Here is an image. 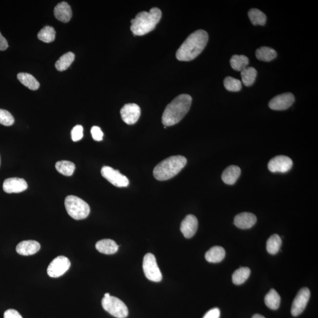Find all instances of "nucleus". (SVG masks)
I'll return each instance as SVG.
<instances>
[{
	"label": "nucleus",
	"mask_w": 318,
	"mask_h": 318,
	"mask_svg": "<svg viewBox=\"0 0 318 318\" xmlns=\"http://www.w3.org/2000/svg\"><path fill=\"white\" fill-rule=\"evenodd\" d=\"M209 36L206 31L199 30L190 35L176 54L178 60H193L203 52L208 43Z\"/></svg>",
	"instance_id": "1"
},
{
	"label": "nucleus",
	"mask_w": 318,
	"mask_h": 318,
	"mask_svg": "<svg viewBox=\"0 0 318 318\" xmlns=\"http://www.w3.org/2000/svg\"><path fill=\"white\" fill-rule=\"evenodd\" d=\"M192 102L191 96L186 94L178 96L166 107L161 121L164 126H172L182 120L190 110Z\"/></svg>",
	"instance_id": "2"
},
{
	"label": "nucleus",
	"mask_w": 318,
	"mask_h": 318,
	"mask_svg": "<svg viewBox=\"0 0 318 318\" xmlns=\"http://www.w3.org/2000/svg\"><path fill=\"white\" fill-rule=\"evenodd\" d=\"M161 18V11L158 8L153 7L149 12L141 11L130 21V30L135 36L147 35L155 29Z\"/></svg>",
	"instance_id": "3"
},
{
	"label": "nucleus",
	"mask_w": 318,
	"mask_h": 318,
	"mask_svg": "<svg viewBox=\"0 0 318 318\" xmlns=\"http://www.w3.org/2000/svg\"><path fill=\"white\" fill-rule=\"evenodd\" d=\"M187 159L182 156H174L161 161L153 170V176L160 181L170 179L184 168Z\"/></svg>",
	"instance_id": "4"
},
{
	"label": "nucleus",
	"mask_w": 318,
	"mask_h": 318,
	"mask_svg": "<svg viewBox=\"0 0 318 318\" xmlns=\"http://www.w3.org/2000/svg\"><path fill=\"white\" fill-rule=\"evenodd\" d=\"M64 204L68 214L74 219H84L90 214L89 204L76 196H68L65 199Z\"/></svg>",
	"instance_id": "5"
},
{
	"label": "nucleus",
	"mask_w": 318,
	"mask_h": 318,
	"mask_svg": "<svg viewBox=\"0 0 318 318\" xmlns=\"http://www.w3.org/2000/svg\"><path fill=\"white\" fill-rule=\"evenodd\" d=\"M101 303L104 310L113 317L125 318L128 316V308L123 301L118 298L112 296L104 297Z\"/></svg>",
	"instance_id": "6"
},
{
	"label": "nucleus",
	"mask_w": 318,
	"mask_h": 318,
	"mask_svg": "<svg viewBox=\"0 0 318 318\" xmlns=\"http://www.w3.org/2000/svg\"><path fill=\"white\" fill-rule=\"evenodd\" d=\"M143 269L144 275L149 280L155 282H159L162 280V275L154 255L149 253L144 256Z\"/></svg>",
	"instance_id": "7"
},
{
	"label": "nucleus",
	"mask_w": 318,
	"mask_h": 318,
	"mask_svg": "<svg viewBox=\"0 0 318 318\" xmlns=\"http://www.w3.org/2000/svg\"><path fill=\"white\" fill-rule=\"evenodd\" d=\"M101 173L103 178L116 187H124L129 184L128 178L112 167L103 166L101 170Z\"/></svg>",
	"instance_id": "8"
},
{
	"label": "nucleus",
	"mask_w": 318,
	"mask_h": 318,
	"mask_svg": "<svg viewBox=\"0 0 318 318\" xmlns=\"http://www.w3.org/2000/svg\"><path fill=\"white\" fill-rule=\"evenodd\" d=\"M70 262L66 257L59 256L54 259L47 268V274L52 278H59L69 269Z\"/></svg>",
	"instance_id": "9"
},
{
	"label": "nucleus",
	"mask_w": 318,
	"mask_h": 318,
	"mask_svg": "<svg viewBox=\"0 0 318 318\" xmlns=\"http://www.w3.org/2000/svg\"><path fill=\"white\" fill-rule=\"evenodd\" d=\"M310 297L311 292L308 288L300 289L292 303L291 314L294 317L299 316L305 310Z\"/></svg>",
	"instance_id": "10"
},
{
	"label": "nucleus",
	"mask_w": 318,
	"mask_h": 318,
	"mask_svg": "<svg viewBox=\"0 0 318 318\" xmlns=\"http://www.w3.org/2000/svg\"><path fill=\"white\" fill-rule=\"evenodd\" d=\"M293 166V161L287 156L280 155L272 158L268 163V169L272 173H286Z\"/></svg>",
	"instance_id": "11"
},
{
	"label": "nucleus",
	"mask_w": 318,
	"mask_h": 318,
	"mask_svg": "<svg viewBox=\"0 0 318 318\" xmlns=\"http://www.w3.org/2000/svg\"><path fill=\"white\" fill-rule=\"evenodd\" d=\"M295 101V96L291 93H285L275 96L269 103L270 109L285 110L290 107Z\"/></svg>",
	"instance_id": "12"
},
{
	"label": "nucleus",
	"mask_w": 318,
	"mask_h": 318,
	"mask_svg": "<svg viewBox=\"0 0 318 318\" xmlns=\"http://www.w3.org/2000/svg\"><path fill=\"white\" fill-rule=\"evenodd\" d=\"M122 120L127 124H134L140 118V107L138 104L129 103L125 104L120 110Z\"/></svg>",
	"instance_id": "13"
},
{
	"label": "nucleus",
	"mask_w": 318,
	"mask_h": 318,
	"mask_svg": "<svg viewBox=\"0 0 318 318\" xmlns=\"http://www.w3.org/2000/svg\"><path fill=\"white\" fill-rule=\"evenodd\" d=\"M28 188L27 181L24 179L11 178L5 180L3 183V190L7 194H19L24 192Z\"/></svg>",
	"instance_id": "14"
},
{
	"label": "nucleus",
	"mask_w": 318,
	"mask_h": 318,
	"mask_svg": "<svg viewBox=\"0 0 318 318\" xmlns=\"http://www.w3.org/2000/svg\"><path fill=\"white\" fill-rule=\"evenodd\" d=\"M198 228V219L193 215H187L180 225V231L187 238L194 237L197 232Z\"/></svg>",
	"instance_id": "15"
},
{
	"label": "nucleus",
	"mask_w": 318,
	"mask_h": 318,
	"mask_svg": "<svg viewBox=\"0 0 318 318\" xmlns=\"http://www.w3.org/2000/svg\"><path fill=\"white\" fill-rule=\"evenodd\" d=\"M257 221V217L254 214L249 212H243L236 216L234 219V224L238 228L248 229L254 226Z\"/></svg>",
	"instance_id": "16"
},
{
	"label": "nucleus",
	"mask_w": 318,
	"mask_h": 318,
	"mask_svg": "<svg viewBox=\"0 0 318 318\" xmlns=\"http://www.w3.org/2000/svg\"><path fill=\"white\" fill-rule=\"evenodd\" d=\"M40 248V244L37 241L24 240L18 244L16 247V251L23 256H30L38 253Z\"/></svg>",
	"instance_id": "17"
},
{
	"label": "nucleus",
	"mask_w": 318,
	"mask_h": 318,
	"mask_svg": "<svg viewBox=\"0 0 318 318\" xmlns=\"http://www.w3.org/2000/svg\"><path fill=\"white\" fill-rule=\"evenodd\" d=\"M55 18L62 22L70 21L72 18V10L66 2H61L56 5L54 10Z\"/></svg>",
	"instance_id": "18"
},
{
	"label": "nucleus",
	"mask_w": 318,
	"mask_h": 318,
	"mask_svg": "<svg viewBox=\"0 0 318 318\" xmlns=\"http://www.w3.org/2000/svg\"><path fill=\"white\" fill-rule=\"evenodd\" d=\"M119 246L112 239L99 240L96 244V248L99 252L106 255H113L118 251Z\"/></svg>",
	"instance_id": "19"
},
{
	"label": "nucleus",
	"mask_w": 318,
	"mask_h": 318,
	"mask_svg": "<svg viewBox=\"0 0 318 318\" xmlns=\"http://www.w3.org/2000/svg\"><path fill=\"white\" fill-rule=\"evenodd\" d=\"M241 174V170L237 166H230L224 170L221 175L223 182L232 185L236 183Z\"/></svg>",
	"instance_id": "20"
},
{
	"label": "nucleus",
	"mask_w": 318,
	"mask_h": 318,
	"mask_svg": "<svg viewBox=\"0 0 318 318\" xmlns=\"http://www.w3.org/2000/svg\"><path fill=\"white\" fill-rule=\"evenodd\" d=\"M225 249L221 246H214L206 253V260L210 263H219L225 258Z\"/></svg>",
	"instance_id": "21"
},
{
	"label": "nucleus",
	"mask_w": 318,
	"mask_h": 318,
	"mask_svg": "<svg viewBox=\"0 0 318 318\" xmlns=\"http://www.w3.org/2000/svg\"><path fill=\"white\" fill-rule=\"evenodd\" d=\"M19 80L24 86L28 88L31 90H37L40 87L39 82L37 79L30 74L20 73L18 75Z\"/></svg>",
	"instance_id": "22"
},
{
	"label": "nucleus",
	"mask_w": 318,
	"mask_h": 318,
	"mask_svg": "<svg viewBox=\"0 0 318 318\" xmlns=\"http://www.w3.org/2000/svg\"><path fill=\"white\" fill-rule=\"evenodd\" d=\"M75 55L72 52H68L62 55L58 61H56L55 67L59 72H63L69 69L71 64L75 60Z\"/></svg>",
	"instance_id": "23"
},
{
	"label": "nucleus",
	"mask_w": 318,
	"mask_h": 318,
	"mask_svg": "<svg viewBox=\"0 0 318 318\" xmlns=\"http://www.w3.org/2000/svg\"><path fill=\"white\" fill-rule=\"evenodd\" d=\"M265 303L269 309L277 310L280 306V295L274 289H271L265 297Z\"/></svg>",
	"instance_id": "24"
},
{
	"label": "nucleus",
	"mask_w": 318,
	"mask_h": 318,
	"mask_svg": "<svg viewBox=\"0 0 318 318\" xmlns=\"http://www.w3.org/2000/svg\"><path fill=\"white\" fill-rule=\"evenodd\" d=\"M282 238L277 234L272 235L267 240L266 249L269 254L276 255L282 246Z\"/></svg>",
	"instance_id": "25"
},
{
	"label": "nucleus",
	"mask_w": 318,
	"mask_h": 318,
	"mask_svg": "<svg viewBox=\"0 0 318 318\" xmlns=\"http://www.w3.org/2000/svg\"><path fill=\"white\" fill-rule=\"evenodd\" d=\"M256 57L260 61H271L277 58V53L272 48L262 47L257 50Z\"/></svg>",
	"instance_id": "26"
},
{
	"label": "nucleus",
	"mask_w": 318,
	"mask_h": 318,
	"mask_svg": "<svg viewBox=\"0 0 318 318\" xmlns=\"http://www.w3.org/2000/svg\"><path fill=\"white\" fill-rule=\"evenodd\" d=\"M251 275V270L247 267H242L234 272L232 275V282L235 285H242L248 279Z\"/></svg>",
	"instance_id": "27"
},
{
	"label": "nucleus",
	"mask_w": 318,
	"mask_h": 318,
	"mask_svg": "<svg viewBox=\"0 0 318 318\" xmlns=\"http://www.w3.org/2000/svg\"><path fill=\"white\" fill-rule=\"evenodd\" d=\"M242 81L246 87L251 86L254 84L257 76V71L254 67H246L240 72Z\"/></svg>",
	"instance_id": "28"
},
{
	"label": "nucleus",
	"mask_w": 318,
	"mask_h": 318,
	"mask_svg": "<svg viewBox=\"0 0 318 318\" xmlns=\"http://www.w3.org/2000/svg\"><path fill=\"white\" fill-rule=\"evenodd\" d=\"M230 62L233 69L238 72H242L248 66L249 61V59L245 56L234 55L232 57Z\"/></svg>",
	"instance_id": "29"
},
{
	"label": "nucleus",
	"mask_w": 318,
	"mask_h": 318,
	"mask_svg": "<svg viewBox=\"0 0 318 318\" xmlns=\"http://www.w3.org/2000/svg\"><path fill=\"white\" fill-rule=\"evenodd\" d=\"M56 169L61 175L71 177L75 172L76 166L72 161L61 160L56 163Z\"/></svg>",
	"instance_id": "30"
},
{
	"label": "nucleus",
	"mask_w": 318,
	"mask_h": 318,
	"mask_svg": "<svg viewBox=\"0 0 318 318\" xmlns=\"http://www.w3.org/2000/svg\"><path fill=\"white\" fill-rule=\"evenodd\" d=\"M248 16L253 25H264L266 23V16L262 11L257 8H252L248 12Z\"/></svg>",
	"instance_id": "31"
},
{
	"label": "nucleus",
	"mask_w": 318,
	"mask_h": 318,
	"mask_svg": "<svg viewBox=\"0 0 318 318\" xmlns=\"http://www.w3.org/2000/svg\"><path fill=\"white\" fill-rule=\"evenodd\" d=\"M38 36L40 40L49 43L55 41L56 31L52 27L45 26L39 31Z\"/></svg>",
	"instance_id": "32"
},
{
	"label": "nucleus",
	"mask_w": 318,
	"mask_h": 318,
	"mask_svg": "<svg viewBox=\"0 0 318 318\" xmlns=\"http://www.w3.org/2000/svg\"><path fill=\"white\" fill-rule=\"evenodd\" d=\"M223 84L225 89L229 92H238L242 89V82L232 77H227L224 80Z\"/></svg>",
	"instance_id": "33"
},
{
	"label": "nucleus",
	"mask_w": 318,
	"mask_h": 318,
	"mask_svg": "<svg viewBox=\"0 0 318 318\" xmlns=\"http://www.w3.org/2000/svg\"><path fill=\"white\" fill-rule=\"evenodd\" d=\"M14 123L12 115L7 110L0 109V124L5 126H10Z\"/></svg>",
	"instance_id": "34"
},
{
	"label": "nucleus",
	"mask_w": 318,
	"mask_h": 318,
	"mask_svg": "<svg viewBox=\"0 0 318 318\" xmlns=\"http://www.w3.org/2000/svg\"><path fill=\"white\" fill-rule=\"evenodd\" d=\"M72 140L73 141H78L83 138V127L81 125H77L71 132Z\"/></svg>",
	"instance_id": "35"
},
{
	"label": "nucleus",
	"mask_w": 318,
	"mask_h": 318,
	"mask_svg": "<svg viewBox=\"0 0 318 318\" xmlns=\"http://www.w3.org/2000/svg\"><path fill=\"white\" fill-rule=\"evenodd\" d=\"M92 138L95 141H100L103 140V133L101 131L100 127L93 126L91 129Z\"/></svg>",
	"instance_id": "36"
},
{
	"label": "nucleus",
	"mask_w": 318,
	"mask_h": 318,
	"mask_svg": "<svg viewBox=\"0 0 318 318\" xmlns=\"http://www.w3.org/2000/svg\"><path fill=\"white\" fill-rule=\"evenodd\" d=\"M220 316V309L215 308L209 310L204 315L203 318H219Z\"/></svg>",
	"instance_id": "37"
},
{
	"label": "nucleus",
	"mask_w": 318,
	"mask_h": 318,
	"mask_svg": "<svg viewBox=\"0 0 318 318\" xmlns=\"http://www.w3.org/2000/svg\"><path fill=\"white\" fill-rule=\"evenodd\" d=\"M4 318H23L18 311L14 309H8L4 312Z\"/></svg>",
	"instance_id": "38"
},
{
	"label": "nucleus",
	"mask_w": 318,
	"mask_h": 318,
	"mask_svg": "<svg viewBox=\"0 0 318 318\" xmlns=\"http://www.w3.org/2000/svg\"><path fill=\"white\" fill-rule=\"evenodd\" d=\"M8 47V45L7 40L0 33V50L4 51L7 50Z\"/></svg>",
	"instance_id": "39"
},
{
	"label": "nucleus",
	"mask_w": 318,
	"mask_h": 318,
	"mask_svg": "<svg viewBox=\"0 0 318 318\" xmlns=\"http://www.w3.org/2000/svg\"><path fill=\"white\" fill-rule=\"evenodd\" d=\"M252 318H266L259 314H255L252 317Z\"/></svg>",
	"instance_id": "40"
},
{
	"label": "nucleus",
	"mask_w": 318,
	"mask_h": 318,
	"mask_svg": "<svg viewBox=\"0 0 318 318\" xmlns=\"http://www.w3.org/2000/svg\"><path fill=\"white\" fill-rule=\"evenodd\" d=\"M110 296V295L109 293H106L104 294V297H109Z\"/></svg>",
	"instance_id": "41"
}]
</instances>
